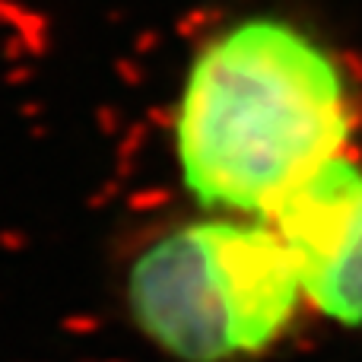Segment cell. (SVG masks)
Listing matches in <instances>:
<instances>
[{
	"mask_svg": "<svg viewBox=\"0 0 362 362\" xmlns=\"http://www.w3.org/2000/svg\"><path fill=\"white\" fill-rule=\"evenodd\" d=\"M356 95L325 42L248 16L191 57L172 115L181 187L197 210L267 216L318 165L353 150Z\"/></svg>",
	"mask_w": 362,
	"mask_h": 362,
	"instance_id": "1",
	"label": "cell"
},
{
	"mask_svg": "<svg viewBox=\"0 0 362 362\" xmlns=\"http://www.w3.org/2000/svg\"><path fill=\"white\" fill-rule=\"evenodd\" d=\"M264 219L293 251L308 312L362 331V159L356 150L318 165Z\"/></svg>",
	"mask_w": 362,
	"mask_h": 362,
	"instance_id": "3",
	"label": "cell"
},
{
	"mask_svg": "<svg viewBox=\"0 0 362 362\" xmlns=\"http://www.w3.org/2000/svg\"><path fill=\"white\" fill-rule=\"evenodd\" d=\"M124 308L169 362H251L308 312L293 251L264 216L197 210L156 229L124 267Z\"/></svg>",
	"mask_w": 362,
	"mask_h": 362,
	"instance_id": "2",
	"label": "cell"
}]
</instances>
